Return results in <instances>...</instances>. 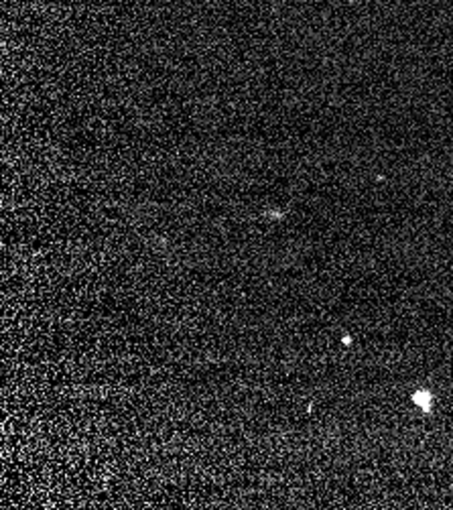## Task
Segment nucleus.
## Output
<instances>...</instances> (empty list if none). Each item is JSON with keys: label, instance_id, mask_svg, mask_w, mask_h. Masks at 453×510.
Listing matches in <instances>:
<instances>
[{"label": "nucleus", "instance_id": "obj_1", "mask_svg": "<svg viewBox=\"0 0 453 510\" xmlns=\"http://www.w3.org/2000/svg\"><path fill=\"white\" fill-rule=\"evenodd\" d=\"M413 403H415L419 409H423V411H431V407H433V396H431L429 391H417V393L413 394Z\"/></svg>", "mask_w": 453, "mask_h": 510}]
</instances>
